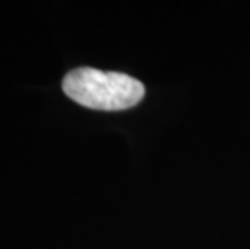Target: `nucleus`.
I'll return each mask as SVG.
<instances>
[{"label":"nucleus","mask_w":250,"mask_h":249,"mask_svg":"<svg viewBox=\"0 0 250 249\" xmlns=\"http://www.w3.org/2000/svg\"><path fill=\"white\" fill-rule=\"evenodd\" d=\"M63 92L74 102L94 110L118 112L137 105L146 94L139 79L125 73L83 67L63 78Z\"/></svg>","instance_id":"obj_1"}]
</instances>
